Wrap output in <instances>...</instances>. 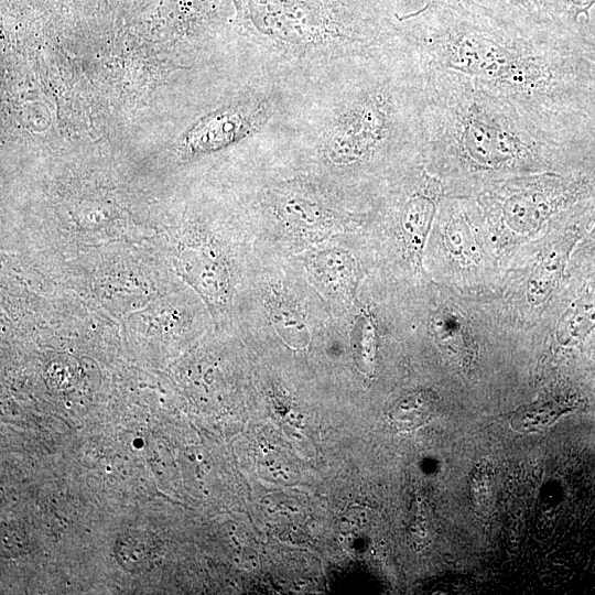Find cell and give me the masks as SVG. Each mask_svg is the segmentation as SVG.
Segmentation results:
<instances>
[{"instance_id": "6da1fadb", "label": "cell", "mask_w": 595, "mask_h": 595, "mask_svg": "<svg viewBox=\"0 0 595 595\" xmlns=\"http://www.w3.org/2000/svg\"><path fill=\"white\" fill-rule=\"evenodd\" d=\"M420 62L461 73L567 142H595V64L578 31L533 36L447 6L394 20Z\"/></svg>"}, {"instance_id": "7a4b0ae2", "label": "cell", "mask_w": 595, "mask_h": 595, "mask_svg": "<svg viewBox=\"0 0 595 595\" xmlns=\"http://www.w3.org/2000/svg\"><path fill=\"white\" fill-rule=\"evenodd\" d=\"M420 66V155L436 169L494 177L595 162V142L560 140L470 77Z\"/></svg>"}, {"instance_id": "3957f363", "label": "cell", "mask_w": 595, "mask_h": 595, "mask_svg": "<svg viewBox=\"0 0 595 595\" xmlns=\"http://www.w3.org/2000/svg\"><path fill=\"white\" fill-rule=\"evenodd\" d=\"M240 24L269 53L273 71L325 73L355 67L391 39L381 0H234Z\"/></svg>"}, {"instance_id": "277c9868", "label": "cell", "mask_w": 595, "mask_h": 595, "mask_svg": "<svg viewBox=\"0 0 595 595\" xmlns=\"http://www.w3.org/2000/svg\"><path fill=\"white\" fill-rule=\"evenodd\" d=\"M470 1L505 25L527 35L552 36L571 30L560 19L556 0Z\"/></svg>"}, {"instance_id": "5b68a950", "label": "cell", "mask_w": 595, "mask_h": 595, "mask_svg": "<svg viewBox=\"0 0 595 595\" xmlns=\"http://www.w3.org/2000/svg\"><path fill=\"white\" fill-rule=\"evenodd\" d=\"M409 190L400 207L399 221L409 249L420 257L437 210L442 186L421 173Z\"/></svg>"}, {"instance_id": "8992f818", "label": "cell", "mask_w": 595, "mask_h": 595, "mask_svg": "<svg viewBox=\"0 0 595 595\" xmlns=\"http://www.w3.org/2000/svg\"><path fill=\"white\" fill-rule=\"evenodd\" d=\"M437 396L430 390H415L400 397L390 408L388 416L397 431H412L433 415Z\"/></svg>"}, {"instance_id": "52a82bcc", "label": "cell", "mask_w": 595, "mask_h": 595, "mask_svg": "<svg viewBox=\"0 0 595 595\" xmlns=\"http://www.w3.org/2000/svg\"><path fill=\"white\" fill-rule=\"evenodd\" d=\"M154 538L145 531L129 529L122 532L115 543V556L126 571L142 572L148 570L156 555Z\"/></svg>"}, {"instance_id": "ba28073f", "label": "cell", "mask_w": 595, "mask_h": 595, "mask_svg": "<svg viewBox=\"0 0 595 595\" xmlns=\"http://www.w3.org/2000/svg\"><path fill=\"white\" fill-rule=\"evenodd\" d=\"M595 328V302H578L562 316L556 337L562 345H575Z\"/></svg>"}, {"instance_id": "9c48e42d", "label": "cell", "mask_w": 595, "mask_h": 595, "mask_svg": "<svg viewBox=\"0 0 595 595\" xmlns=\"http://www.w3.org/2000/svg\"><path fill=\"white\" fill-rule=\"evenodd\" d=\"M570 410L571 407L558 401L536 403L519 410L512 416L510 426L519 433L541 431Z\"/></svg>"}, {"instance_id": "30bf717a", "label": "cell", "mask_w": 595, "mask_h": 595, "mask_svg": "<svg viewBox=\"0 0 595 595\" xmlns=\"http://www.w3.org/2000/svg\"><path fill=\"white\" fill-rule=\"evenodd\" d=\"M313 269L326 283L340 286L347 292L356 275V266L350 257L340 252L320 256L313 262Z\"/></svg>"}, {"instance_id": "8fae6325", "label": "cell", "mask_w": 595, "mask_h": 595, "mask_svg": "<svg viewBox=\"0 0 595 595\" xmlns=\"http://www.w3.org/2000/svg\"><path fill=\"white\" fill-rule=\"evenodd\" d=\"M382 3L393 20L408 18L431 6L439 4L452 7L474 15H491L470 0H382Z\"/></svg>"}, {"instance_id": "7c38bea8", "label": "cell", "mask_w": 595, "mask_h": 595, "mask_svg": "<svg viewBox=\"0 0 595 595\" xmlns=\"http://www.w3.org/2000/svg\"><path fill=\"white\" fill-rule=\"evenodd\" d=\"M494 469L488 461H480L474 466L469 477V499L475 513L487 517L493 501Z\"/></svg>"}, {"instance_id": "4fadbf2b", "label": "cell", "mask_w": 595, "mask_h": 595, "mask_svg": "<svg viewBox=\"0 0 595 595\" xmlns=\"http://www.w3.org/2000/svg\"><path fill=\"white\" fill-rule=\"evenodd\" d=\"M448 249L462 258L475 259L476 244L473 239L465 215L455 206L453 207L445 227Z\"/></svg>"}, {"instance_id": "5bb4252c", "label": "cell", "mask_w": 595, "mask_h": 595, "mask_svg": "<svg viewBox=\"0 0 595 595\" xmlns=\"http://www.w3.org/2000/svg\"><path fill=\"white\" fill-rule=\"evenodd\" d=\"M562 261L561 256L553 253L534 271L529 280L527 292L532 304H540L548 298L563 267Z\"/></svg>"}, {"instance_id": "9a60e30c", "label": "cell", "mask_w": 595, "mask_h": 595, "mask_svg": "<svg viewBox=\"0 0 595 595\" xmlns=\"http://www.w3.org/2000/svg\"><path fill=\"white\" fill-rule=\"evenodd\" d=\"M556 3L562 23L576 31L580 17L584 15L586 21L589 20V11L595 6V0H556Z\"/></svg>"}, {"instance_id": "2e32d148", "label": "cell", "mask_w": 595, "mask_h": 595, "mask_svg": "<svg viewBox=\"0 0 595 595\" xmlns=\"http://www.w3.org/2000/svg\"><path fill=\"white\" fill-rule=\"evenodd\" d=\"M375 356H376L375 334L369 323H366L361 332L360 348H359V357L366 370L374 369Z\"/></svg>"}, {"instance_id": "e0dca14e", "label": "cell", "mask_w": 595, "mask_h": 595, "mask_svg": "<svg viewBox=\"0 0 595 595\" xmlns=\"http://www.w3.org/2000/svg\"><path fill=\"white\" fill-rule=\"evenodd\" d=\"M272 315L279 326L286 328L288 326H303L296 312H294L289 305L280 303L272 310Z\"/></svg>"}, {"instance_id": "ac0fdd59", "label": "cell", "mask_w": 595, "mask_h": 595, "mask_svg": "<svg viewBox=\"0 0 595 595\" xmlns=\"http://www.w3.org/2000/svg\"><path fill=\"white\" fill-rule=\"evenodd\" d=\"M575 43L582 55L595 64V41L585 37L578 32Z\"/></svg>"}]
</instances>
